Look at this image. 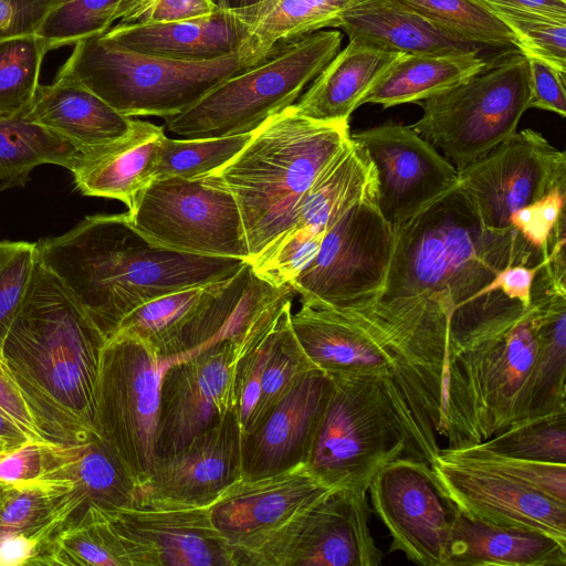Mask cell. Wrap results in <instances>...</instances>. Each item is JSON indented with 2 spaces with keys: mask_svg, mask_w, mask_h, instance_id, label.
<instances>
[{
  "mask_svg": "<svg viewBox=\"0 0 566 566\" xmlns=\"http://www.w3.org/2000/svg\"><path fill=\"white\" fill-rule=\"evenodd\" d=\"M565 566L566 543L553 536L471 518L459 511L446 566Z\"/></svg>",
  "mask_w": 566,
  "mask_h": 566,
  "instance_id": "cell-29",
  "label": "cell"
},
{
  "mask_svg": "<svg viewBox=\"0 0 566 566\" xmlns=\"http://www.w3.org/2000/svg\"><path fill=\"white\" fill-rule=\"evenodd\" d=\"M0 413L18 426L30 439L48 442L41 434L20 392L0 364Z\"/></svg>",
  "mask_w": 566,
  "mask_h": 566,
  "instance_id": "cell-53",
  "label": "cell"
},
{
  "mask_svg": "<svg viewBox=\"0 0 566 566\" xmlns=\"http://www.w3.org/2000/svg\"><path fill=\"white\" fill-rule=\"evenodd\" d=\"M350 137L370 157L377 176V205L391 224L401 223L459 185L458 170L411 126L395 122Z\"/></svg>",
  "mask_w": 566,
  "mask_h": 566,
  "instance_id": "cell-18",
  "label": "cell"
},
{
  "mask_svg": "<svg viewBox=\"0 0 566 566\" xmlns=\"http://www.w3.org/2000/svg\"><path fill=\"white\" fill-rule=\"evenodd\" d=\"M126 213L133 227L155 244L249 262L239 206L216 171L192 178L151 180Z\"/></svg>",
  "mask_w": 566,
  "mask_h": 566,
  "instance_id": "cell-12",
  "label": "cell"
},
{
  "mask_svg": "<svg viewBox=\"0 0 566 566\" xmlns=\"http://www.w3.org/2000/svg\"><path fill=\"white\" fill-rule=\"evenodd\" d=\"M430 467L464 515L483 523L539 532L566 543V504L503 475L453 459L440 449Z\"/></svg>",
  "mask_w": 566,
  "mask_h": 566,
  "instance_id": "cell-19",
  "label": "cell"
},
{
  "mask_svg": "<svg viewBox=\"0 0 566 566\" xmlns=\"http://www.w3.org/2000/svg\"><path fill=\"white\" fill-rule=\"evenodd\" d=\"M565 191L566 189L553 190L516 210L510 219V226L544 255H548L551 234L565 213Z\"/></svg>",
  "mask_w": 566,
  "mask_h": 566,
  "instance_id": "cell-49",
  "label": "cell"
},
{
  "mask_svg": "<svg viewBox=\"0 0 566 566\" xmlns=\"http://www.w3.org/2000/svg\"><path fill=\"white\" fill-rule=\"evenodd\" d=\"M248 67L239 52L182 62L137 53L96 35L76 42L57 74L78 81L125 116L166 118Z\"/></svg>",
  "mask_w": 566,
  "mask_h": 566,
  "instance_id": "cell-6",
  "label": "cell"
},
{
  "mask_svg": "<svg viewBox=\"0 0 566 566\" xmlns=\"http://www.w3.org/2000/svg\"><path fill=\"white\" fill-rule=\"evenodd\" d=\"M120 0H64L46 17L36 35L46 51L104 34Z\"/></svg>",
  "mask_w": 566,
  "mask_h": 566,
  "instance_id": "cell-44",
  "label": "cell"
},
{
  "mask_svg": "<svg viewBox=\"0 0 566 566\" xmlns=\"http://www.w3.org/2000/svg\"><path fill=\"white\" fill-rule=\"evenodd\" d=\"M524 55L528 64V108L548 111L565 117L566 72L536 55Z\"/></svg>",
  "mask_w": 566,
  "mask_h": 566,
  "instance_id": "cell-51",
  "label": "cell"
},
{
  "mask_svg": "<svg viewBox=\"0 0 566 566\" xmlns=\"http://www.w3.org/2000/svg\"><path fill=\"white\" fill-rule=\"evenodd\" d=\"M371 48L406 54H458L488 49L454 36L398 0H361L331 27Z\"/></svg>",
  "mask_w": 566,
  "mask_h": 566,
  "instance_id": "cell-27",
  "label": "cell"
},
{
  "mask_svg": "<svg viewBox=\"0 0 566 566\" xmlns=\"http://www.w3.org/2000/svg\"><path fill=\"white\" fill-rule=\"evenodd\" d=\"M252 134L228 137L161 140L151 180L192 178L211 174L233 159Z\"/></svg>",
  "mask_w": 566,
  "mask_h": 566,
  "instance_id": "cell-39",
  "label": "cell"
},
{
  "mask_svg": "<svg viewBox=\"0 0 566 566\" xmlns=\"http://www.w3.org/2000/svg\"><path fill=\"white\" fill-rule=\"evenodd\" d=\"M361 0H264L234 9L247 27L239 54L248 66L266 60L280 46L331 28L340 13Z\"/></svg>",
  "mask_w": 566,
  "mask_h": 566,
  "instance_id": "cell-31",
  "label": "cell"
},
{
  "mask_svg": "<svg viewBox=\"0 0 566 566\" xmlns=\"http://www.w3.org/2000/svg\"><path fill=\"white\" fill-rule=\"evenodd\" d=\"M544 261L535 265H509L496 274L491 283V287L501 291L509 298L518 301L527 306L532 302V290L536 274Z\"/></svg>",
  "mask_w": 566,
  "mask_h": 566,
  "instance_id": "cell-55",
  "label": "cell"
},
{
  "mask_svg": "<svg viewBox=\"0 0 566 566\" xmlns=\"http://www.w3.org/2000/svg\"><path fill=\"white\" fill-rule=\"evenodd\" d=\"M562 289L566 281L543 263L525 311L449 339L441 430L448 449L481 443L528 417L542 312Z\"/></svg>",
  "mask_w": 566,
  "mask_h": 566,
  "instance_id": "cell-4",
  "label": "cell"
},
{
  "mask_svg": "<svg viewBox=\"0 0 566 566\" xmlns=\"http://www.w3.org/2000/svg\"><path fill=\"white\" fill-rule=\"evenodd\" d=\"M447 455L503 475L566 504V464L499 454L478 444L441 450Z\"/></svg>",
  "mask_w": 566,
  "mask_h": 566,
  "instance_id": "cell-43",
  "label": "cell"
},
{
  "mask_svg": "<svg viewBox=\"0 0 566 566\" xmlns=\"http://www.w3.org/2000/svg\"><path fill=\"white\" fill-rule=\"evenodd\" d=\"M46 476L71 479L90 509L112 510L132 503L142 494L115 452L99 437L60 446L57 463Z\"/></svg>",
  "mask_w": 566,
  "mask_h": 566,
  "instance_id": "cell-34",
  "label": "cell"
},
{
  "mask_svg": "<svg viewBox=\"0 0 566 566\" xmlns=\"http://www.w3.org/2000/svg\"><path fill=\"white\" fill-rule=\"evenodd\" d=\"M217 9L212 0H158L137 22L157 23L191 20L210 15Z\"/></svg>",
  "mask_w": 566,
  "mask_h": 566,
  "instance_id": "cell-54",
  "label": "cell"
},
{
  "mask_svg": "<svg viewBox=\"0 0 566 566\" xmlns=\"http://www.w3.org/2000/svg\"><path fill=\"white\" fill-rule=\"evenodd\" d=\"M329 389L321 369L306 374L242 438V475L272 474L307 461Z\"/></svg>",
  "mask_w": 566,
  "mask_h": 566,
  "instance_id": "cell-22",
  "label": "cell"
},
{
  "mask_svg": "<svg viewBox=\"0 0 566 566\" xmlns=\"http://www.w3.org/2000/svg\"><path fill=\"white\" fill-rule=\"evenodd\" d=\"M78 150L23 113L0 119L1 189L24 186L35 167L53 164L71 170Z\"/></svg>",
  "mask_w": 566,
  "mask_h": 566,
  "instance_id": "cell-36",
  "label": "cell"
},
{
  "mask_svg": "<svg viewBox=\"0 0 566 566\" xmlns=\"http://www.w3.org/2000/svg\"><path fill=\"white\" fill-rule=\"evenodd\" d=\"M336 489L307 461L265 475H242L212 502V518L235 566H290L316 505Z\"/></svg>",
  "mask_w": 566,
  "mask_h": 566,
  "instance_id": "cell-8",
  "label": "cell"
},
{
  "mask_svg": "<svg viewBox=\"0 0 566 566\" xmlns=\"http://www.w3.org/2000/svg\"><path fill=\"white\" fill-rule=\"evenodd\" d=\"M158 0H120L113 17V22L135 23Z\"/></svg>",
  "mask_w": 566,
  "mask_h": 566,
  "instance_id": "cell-57",
  "label": "cell"
},
{
  "mask_svg": "<svg viewBox=\"0 0 566 566\" xmlns=\"http://www.w3.org/2000/svg\"><path fill=\"white\" fill-rule=\"evenodd\" d=\"M367 492L336 490L312 511L290 566H377L382 554L368 521Z\"/></svg>",
  "mask_w": 566,
  "mask_h": 566,
  "instance_id": "cell-24",
  "label": "cell"
},
{
  "mask_svg": "<svg viewBox=\"0 0 566 566\" xmlns=\"http://www.w3.org/2000/svg\"><path fill=\"white\" fill-rule=\"evenodd\" d=\"M45 565L120 566L101 527L90 518L57 536Z\"/></svg>",
  "mask_w": 566,
  "mask_h": 566,
  "instance_id": "cell-46",
  "label": "cell"
},
{
  "mask_svg": "<svg viewBox=\"0 0 566 566\" xmlns=\"http://www.w3.org/2000/svg\"><path fill=\"white\" fill-rule=\"evenodd\" d=\"M566 411V289L547 298L527 418Z\"/></svg>",
  "mask_w": 566,
  "mask_h": 566,
  "instance_id": "cell-37",
  "label": "cell"
},
{
  "mask_svg": "<svg viewBox=\"0 0 566 566\" xmlns=\"http://www.w3.org/2000/svg\"><path fill=\"white\" fill-rule=\"evenodd\" d=\"M349 137L347 122L313 120L291 105L264 122L216 171L239 206L249 262L292 227L314 182Z\"/></svg>",
  "mask_w": 566,
  "mask_h": 566,
  "instance_id": "cell-5",
  "label": "cell"
},
{
  "mask_svg": "<svg viewBox=\"0 0 566 566\" xmlns=\"http://www.w3.org/2000/svg\"><path fill=\"white\" fill-rule=\"evenodd\" d=\"M227 280L182 289L150 300L127 314L109 337L139 339L165 356L182 353L181 343L186 331L218 296Z\"/></svg>",
  "mask_w": 566,
  "mask_h": 566,
  "instance_id": "cell-35",
  "label": "cell"
},
{
  "mask_svg": "<svg viewBox=\"0 0 566 566\" xmlns=\"http://www.w3.org/2000/svg\"><path fill=\"white\" fill-rule=\"evenodd\" d=\"M36 259L67 287L106 339L138 306L182 289L231 277L245 263L158 245L126 212L84 218L35 243Z\"/></svg>",
  "mask_w": 566,
  "mask_h": 566,
  "instance_id": "cell-3",
  "label": "cell"
},
{
  "mask_svg": "<svg viewBox=\"0 0 566 566\" xmlns=\"http://www.w3.org/2000/svg\"><path fill=\"white\" fill-rule=\"evenodd\" d=\"M394 227L377 205V185L325 232L317 254L289 284L305 303L346 308L374 297L384 285Z\"/></svg>",
  "mask_w": 566,
  "mask_h": 566,
  "instance_id": "cell-14",
  "label": "cell"
},
{
  "mask_svg": "<svg viewBox=\"0 0 566 566\" xmlns=\"http://www.w3.org/2000/svg\"><path fill=\"white\" fill-rule=\"evenodd\" d=\"M291 313L292 302L284 307L279 318L274 347L262 377L261 396L252 430L306 374L318 369L293 333Z\"/></svg>",
  "mask_w": 566,
  "mask_h": 566,
  "instance_id": "cell-42",
  "label": "cell"
},
{
  "mask_svg": "<svg viewBox=\"0 0 566 566\" xmlns=\"http://www.w3.org/2000/svg\"><path fill=\"white\" fill-rule=\"evenodd\" d=\"M291 326L307 357L327 376L378 377L401 426L403 409L396 361L364 328L335 308L305 302L291 313Z\"/></svg>",
  "mask_w": 566,
  "mask_h": 566,
  "instance_id": "cell-21",
  "label": "cell"
},
{
  "mask_svg": "<svg viewBox=\"0 0 566 566\" xmlns=\"http://www.w3.org/2000/svg\"><path fill=\"white\" fill-rule=\"evenodd\" d=\"M35 263V243L23 241L0 261V350L22 304Z\"/></svg>",
  "mask_w": 566,
  "mask_h": 566,
  "instance_id": "cell-48",
  "label": "cell"
},
{
  "mask_svg": "<svg viewBox=\"0 0 566 566\" xmlns=\"http://www.w3.org/2000/svg\"><path fill=\"white\" fill-rule=\"evenodd\" d=\"M8 488V484L0 482V497Z\"/></svg>",
  "mask_w": 566,
  "mask_h": 566,
  "instance_id": "cell-61",
  "label": "cell"
},
{
  "mask_svg": "<svg viewBox=\"0 0 566 566\" xmlns=\"http://www.w3.org/2000/svg\"><path fill=\"white\" fill-rule=\"evenodd\" d=\"M342 33L319 30L280 46L263 62L244 69L206 93L165 127L187 139L250 134L293 105L304 88L339 52Z\"/></svg>",
  "mask_w": 566,
  "mask_h": 566,
  "instance_id": "cell-7",
  "label": "cell"
},
{
  "mask_svg": "<svg viewBox=\"0 0 566 566\" xmlns=\"http://www.w3.org/2000/svg\"><path fill=\"white\" fill-rule=\"evenodd\" d=\"M22 241H0V261L7 258L11 252L20 247Z\"/></svg>",
  "mask_w": 566,
  "mask_h": 566,
  "instance_id": "cell-60",
  "label": "cell"
},
{
  "mask_svg": "<svg viewBox=\"0 0 566 566\" xmlns=\"http://www.w3.org/2000/svg\"><path fill=\"white\" fill-rule=\"evenodd\" d=\"M280 315L272 328L243 356L238 366L235 397L242 438L253 427L261 396L262 377L274 347Z\"/></svg>",
  "mask_w": 566,
  "mask_h": 566,
  "instance_id": "cell-47",
  "label": "cell"
},
{
  "mask_svg": "<svg viewBox=\"0 0 566 566\" xmlns=\"http://www.w3.org/2000/svg\"><path fill=\"white\" fill-rule=\"evenodd\" d=\"M3 452H6V449H4V447L0 443V455H1Z\"/></svg>",
  "mask_w": 566,
  "mask_h": 566,
  "instance_id": "cell-62",
  "label": "cell"
},
{
  "mask_svg": "<svg viewBox=\"0 0 566 566\" xmlns=\"http://www.w3.org/2000/svg\"><path fill=\"white\" fill-rule=\"evenodd\" d=\"M486 4L514 34L523 54L536 55L566 72V19Z\"/></svg>",
  "mask_w": 566,
  "mask_h": 566,
  "instance_id": "cell-45",
  "label": "cell"
},
{
  "mask_svg": "<svg viewBox=\"0 0 566 566\" xmlns=\"http://www.w3.org/2000/svg\"><path fill=\"white\" fill-rule=\"evenodd\" d=\"M478 446L503 455L566 464V411L523 419Z\"/></svg>",
  "mask_w": 566,
  "mask_h": 566,
  "instance_id": "cell-41",
  "label": "cell"
},
{
  "mask_svg": "<svg viewBox=\"0 0 566 566\" xmlns=\"http://www.w3.org/2000/svg\"><path fill=\"white\" fill-rule=\"evenodd\" d=\"M164 128L135 119L120 138L78 153L71 171L84 196L122 201L130 210L139 192L151 181Z\"/></svg>",
  "mask_w": 566,
  "mask_h": 566,
  "instance_id": "cell-26",
  "label": "cell"
},
{
  "mask_svg": "<svg viewBox=\"0 0 566 566\" xmlns=\"http://www.w3.org/2000/svg\"><path fill=\"white\" fill-rule=\"evenodd\" d=\"M30 439L18 426L0 413V443L6 451L22 446Z\"/></svg>",
  "mask_w": 566,
  "mask_h": 566,
  "instance_id": "cell-58",
  "label": "cell"
},
{
  "mask_svg": "<svg viewBox=\"0 0 566 566\" xmlns=\"http://www.w3.org/2000/svg\"><path fill=\"white\" fill-rule=\"evenodd\" d=\"M480 52L458 54L400 53L388 65L363 99L384 108L419 103L444 92L486 65Z\"/></svg>",
  "mask_w": 566,
  "mask_h": 566,
  "instance_id": "cell-32",
  "label": "cell"
},
{
  "mask_svg": "<svg viewBox=\"0 0 566 566\" xmlns=\"http://www.w3.org/2000/svg\"><path fill=\"white\" fill-rule=\"evenodd\" d=\"M211 346L210 342H203L177 355L165 356L136 338L112 336L106 339L96 388V428L142 493L156 460L164 374L175 363Z\"/></svg>",
  "mask_w": 566,
  "mask_h": 566,
  "instance_id": "cell-10",
  "label": "cell"
},
{
  "mask_svg": "<svg viewBox=\"0 0 566 566\" xmlns=\"http://www.w3.org/2000/svg\"><path fill=\"white\" fill-rule=\"evenodd\" d=\"M242 476V436L237 409L177 452L156 459L145 493L208 503Z\"/></svg>",
  "mask_w": 566,
  "mask_h": 566,
  "instance_id": "cell-23",
  "label": "cell"
},
{
  "mask_svg": "<svg viewBox=\"0 0 566 566\" xmlns=\"http://www.w3.org/2000/svg\"><path fill=\"white\" fill-rule=\"evenodd\" d=\"M376 185V169L367 150L349 137L314 182L292 227L325 235L340 216Z\"/></svg>",
  "mask_w": 566,
  "mask_h": 566,
  "instance_id": "cell-33",
  "label": "cell"
},
{
  "mask_svg": "<svg viewBox=\"0 0 566 566\" xmlns=\"http://www.w3.org/2000/svg\"><path fill=\"white\" fill-rule=\"evenodd\" d=\"M64 0H0V41L36 34Z\"/></svg>",
  "mask_w": 566,
  "mask_h": 566,
  "instance_id": "cell-52",
  "label": "cell"
},
{
  "mask_svg": "<svg viewBox=\"0 0 566 566\" xmlns=\"http://www.w3.org/2000/svg\"><path fill=\"white\" fill-rule=\"evenodd\" d=\"M212 502L149 493L112 509H90L120 566H235L212 518Z\"/></svg>",
  "mask_w": 566,
  "mask_h": 566,
  "instance_id": "cell-13",
  "label": "cell"
},
{
  "mask_svg": "<svg viewBox=\"0 0 566 566\" xmlns=\"http://www.w3.org/2000/svg\"><path fill=\"white\" fill-rule=\"evenodd\" d=\"M264 0H212L218 9H242L260 3Z\"/></svg>",
  "mask_w": 566,
  "mask_h": 566,
  "instance_id": "cell-59",
  "label": "cell"
},
{
  "mask_svg": "<svg viewBox=\"0 0 566 566\" xmlns=\"http://www.w3.org/2000/svg\"><path fill=\"white\" fill-rule=\"evenodd\" d=\"M105 343L73 294L36 259L0 364L48 442L71 446L99 436L95 402Z\"/></svg>",
  "mask_w": 566,
  "mask_h": 566,
  "instance_id": "cell-2",
  "label": "cell"
},
{
  "mask_svg": "<svg viewBox=\"0 0 566 566\" xmlns=\"http://www.w3.org/2000/svg\"><path fill=\"white\" fill-rule=\"evenodd\" d=\"M458 178L484 224L506 228L516 210L566 189V155L541 133L523 129L458 170Z\"/></svg>",
  "mask_w": 566,
  "mask_h": 566,
  "instance_id": "cell-17",
  "label": "cell"
},
{
  "mask_svg": "<svg viewBox=\"0 0 566 566\" xmlns=\"http://www.w3.org/2000/svg\"><path fill=\"white\" fill-rule=\"evenodd\" d=\"M528 97L526 56L502 51L465 81L422 101L411 127L461 170L517 132Z\"/></svg>",
  "mask_w": 566,
  "mask_h": 566,
  "instance_id": "cell-9",
  "label": "cell"
},
{
  "mask_svg": "<svg viewBox=\"0 0 566 566\" xmlns=\"http://www.w3.org/2000/svg\"><path fill=\"white\" fill-rule=\"evenodd\" d=\"M60 444L29 440L0 455V482L14 484L41 479L57 462Z\"/></svg>",
  "mask_w": 566,
  "mask_h": 566,
  "instance_id": "cell-50",
  "label": "cell"
},
{
  "mask_svg": "<svg viewBox=\"0 0 566 566\" xmlns=\"http://www.w3.org/2000/svg\"><path fill=\"white\" fill-rule=\"evenodd\" d=\"M373 506L390 533V548L423 566H446L459 510L430 464L408 455L386 463L373 478Z\"/></svg>",
  "mask_w": 566,
  "mask_h": 566,
  "instance_id": "cell-16",
  "label": "cell"
},
{
  "mask_svg": "<svg viewBox=\"0 0 566 566\" xmlns=\"http://www.w3.org/2000/svg\"><path fill=\"white\" fill-rule=\"evenodd\" d=\"M266 333L199 349L166 370L159 392L156 459L177 452L237 409L239 363Z\"/></svg>",
  "mask_w": 566,
  "mask_h": 566,
  "instance_id": "cell-15",
  "label": "cell"
},
{
  "mask_svg": "<svg viewBox=\"0 0 566 566\" xmlns=\"http://www.w3.org/2000/svg\"><path fill=\"white\" fill-rule=\"evenodd\" d=\"M394 227L384 285L368 301L335 308L370 327L397 331L447 347L452 336L527 306L491 287L513 264L548 255L513 227L484 224L459 185Z\"/></svg>",
  "mask_w": 566,
  "mask_h": 566,
  "instance_id": "cell-1",
  "label": "cell"
},
{
  "mask_svg": "<svg viewBox=\"0 0 566 566\" xmlns=\"http://www.w3.org/2000/svg\"><path fill=\"white\" fill-rule=\"evenodd\" d=\"M23 115L69 142L78 153L120 138L135 123L78 81L62 74H56L51 84L39 85Z\"/></svg>",
  "mask_w": 566,
  "mask_h": 566,
  "instance_id": "cell-28",
  "label": "cell"
},
{
  "mask_svg": "<svg viewBox=\"0 0 566 566\" xmlns=\"http://www.w3.org/2000/svg\"><path fill=\"white\" fill-rule=\"evenodd\" d=\"M247 27L234 10L217 9L191 20L157 23H117L103 38L142 54L206 62L239 51Z\"/></svg>",
  "mask_w": 566,
  "mask_h": 566,
  "instance_id": "cell-25",
  "label": "cell"
},
{
  "mask_svg": "<svg viewBox=\"0 0 566 566\" xmlns=\"http://www.w3.org/2000/svg\"><path fill=\"white\" fill-rule=\"evenodd\" d=\"M48 53L36 35L0 41V119L15 117L30 106Z\"/></svg>",
  "mask_w": 566,
  "mask_h": 566,
  "instance_id": "cell-40",
  "label": "cell"
},
{
  "mask_svg": "<svg viewBox=\"0 0 566 566\" xmlns=\"http://www.w3.org/2000/svg\"><path fill=\"white\" fill-rule=\"evenodd\" d=\"M491 4L566 19V0H484Z\"/></svg>",
  "mask_w": 566,
  "mask_h": 566,
  "instance_id": "cell-56",
  "label": "cell"
},
{
  "mask_svg": "<svg viewBox=\"0 0 566 566\" xmlns=\"http://www.w3.org/2000/svg\"><path fill=\"white\" fill-rule=\"evenodd\" d=\"M443 31L496 50H518L511 30L483 0H398Z\"/></svg>",
  "mask_w": 566,
  "mask_h": 566,
  "instance_id": "cell-38",
  "label": "cell"
},
{
  "mask_svg": "<svg viewBox=\"0 0 566 566\" xmlns=\"http://www.w3.org/2000/svg\"><path fill=\"white\" fill-rule=\"evenodd\" d=\"M307 462L336 489L368 492L375 474L405 455V439L373 375H334Z\"/></svg>",
  "mask_w": 566,
  "mask_h": 566,
  "instance_id": "cell-11",
  "label": "cell"
},
{
  "mask_svg": "<svg viewBox=\"0 0 566 566\" xmlns=\"http://www.w3.org/2000/svg\"><path fill=\"white\" fill-rule=\"evenodd\" d=\"M400 53L350 40L312 81L292 106L302 116L323 123L347 122L352 113Z\"/></svg>",
  "mask_w": 566,
  "mask_h": 566,
  "instance_id": "cell-30",
  "label": "cell"
},
{
  "mask_svg": "<svg viewBox=\"0 0 566 566\" xmlns=\"http://www.w3.org/2000/svg\"><path fill=\"white\" fill-rule=\"evenodd\" d=\"M85 514V499L71 479L8 484L0 497V566L45 565L57 536Z\"/></svg>",
  "mask_w": 566,
  "mask_h": 566,
  "instance_id": "cell-20",
  "label": "cell"
}]
</instances>
